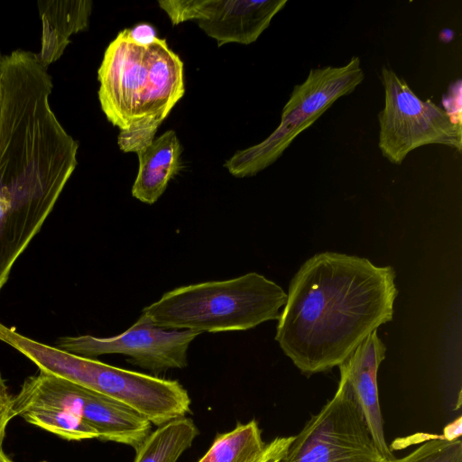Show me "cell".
<instances>
[{"label":"cell","mask_w":462,"mask_h":462,"mask_svg":"<svg viewBox=\"0 0 462 462\" xmlns=\"http://www.w3.org/2000/svg\"><path fill=\"white\" fill-rule=\"evenodd\" d=\"M397 295L392 266L346 254H316L291 281L275 340L302 374L328 371L393 319Z\"/></svg>","instance_id":"obj_1"},{"label":"cell","mask_w":462,"mask_h":462,"mask_svg":"<svg viewBox=\"0 0 462 462\" xmlns=\"http://www.w3.org/2000/svg\"><path fill=\"white\" fill-rule=\"evenodd\" d=\"M97 80L101 109L120 130L146 117L164 121L185 93L184 64L166 40L142 46L128 28L106 49Z\"/></svg>","instance_id":"obj_2"},{"label":"cell","mask_w":462,"mask_h":462,"mask_svg":"<svg viewBox=\"0 0 462 462\" xmlns=\"http://www.w3.org/2000/svg\"><path fill=\"white\" fill-rule=\"evenodd\" d=\"M287 293L255 272L225 281L181 286L165 292L142 313L166 329L222 332L247 330L277 319Z\"/></svg>","instance_id":"obj_3"},{"label":"cell","mask_w":462,"mask_h":462,"mask_svg":"<svg viewBox=\"0 0 462 462\" xmlns=\"http://www.w3.org/2000/svg\"><path fill=\"white\" fill-rule=\"evenodd\" d=\"M0 341L25 356L40 371L113 398L158 427L189 411V393L176 380L74 355L29 338L1 322Z\"/></svg>","instance_id":"obj_4"},{"label":"cell","mask_w":462,"mask_h":462,"mask_svg":"<svg viewBox=\"0 0 462 462\" xmlns=\"http://www.w3.org/2000/svg\"><path fill=\"white\" fill-rule=\"evenodd\" d=\"M365 73L355 56L339 67L312 69L294 86L277 128L263 142L235 152L224 163L236 178L251 177L275 162L292 141L312 125L338 98L352 93Z\"/></svg>","instance_id":"obj_5"},{"label":"cell","mask_w":462,"mask_h":462,"mask_svg":"<svg viewBox=\"0 0 462 462\" xmlns=\"http://www.w3.org/2000/svg\"><path fill=\"white\" fill-rule=\"evenodd\" d=\"M384 106L378 115L379 149L390 162L401 164L409 152L428 144L461 152V121L430 100H422L392 69L383 66Z\"/></svg>","instance_id":"obj_6"},{"label":"cell","mask_w":462,"mask_h":462,"mask_svg":"<svg viewBox=\"0 0 462 462\" xmlns=\"http://www.w3.org/2000/svg\"><path fill=\"white\" fill-rule=\"evenodd\" d=\"M379 450L340 376L334 396L305 424L278 462H390Z\"/></svg>","instance_id":"obj_7"},{"label":"cell","mask_w":462,"mask_h":462,"mask_svg":"<svg viewBox=\"0 0 462 462\" xmlns=\"http://www.w3.org/2000/svg\"><path fill=\"white\" fill-rule=\"evenodd\" d=\"M26 405L71 412L92 427L98 439L135 450L151 433L152 423L124 403L40 370L14 396V406Z\"/></svg>","instance_id":"obj_8"},{"label":"cell","mask_w":462,"mask_h":462,"mask_svg":"<svg viewBox=\"0 0 462 462\" xmlns=\"http://www.w3.org/2000/svg\"><path fill=\"white\" fill-rule=\"evenodd\" d=\"M199 335L191 330L162 328L142 313L134 325L119 335L62 337L57 340L56 347L88 358L122 354L132 365L160 374L187 366L189 346Z\"/></svg>","instance_id":"obj_9"},{"label":"cell","mask_w":462,"mask_h":462,"mask_svg":"<svg viewBox=\"0 0 462 462\" xmlns=\"http://www.w3.org/2000/svg\"><path fill=\"white\" fill-rule=\"evenodd\" d=\"M287 0H169L158 5L172 25L194 20L220 47L254 42Z\"/></svg>","instance_id":"obj_10"},{"label":"cell","mask_w":462,"mask_h":462,"mask_svg":"<svg viewBox=\"0 0 462 462\" xmlns=\"http://www.w3.org/2000/svg\"><path fill=\"white\" fill-rule=\"evenodd\" d=\"M385 352V345L374 330L339 365V370L340 376L345 378L353 393L376 446L388 460H393L395 457L384 438L377 385V372Z\"/></svg>","instance_id":"obj_11"},{"label":"cell","mask_w":462,"mask_h":462,"mask_svg":"<svg viewBox=\"0 0 462 462\" xmlns=\"http://www.w3.org/2000/svg\"><path fill=\"white\" fill-rule=\"evenodd\" d=\"M181 152L173 130L166 131L138 152L139 168L132 187L133 197L146 204L155 203L180 171Z\"/></svg>","instance_id":"obj_12"},{"label":"cell","mask_w":462,"mask_h":462,"mask_svg":"<svg viewBox=\"0 0 462 462\" xmlns=\"http://www.w3.org/2000/svg\"><path fill=\"white\" fill-rule=\"evenodd\" d=\"M90 0L39 1L42 20L41 63L49 65L60 58L70 43V37L86 30L92 11Z\"/></svg>","instance_id":"obj_13"},{"label":"cell","mask_w":462,"mask_h":462,"mask_svg":"<svg viewBox=\"0 0 462 462\" xmlns=\"http://www.w3.org/2000/svg\"><path fill=\"white\" fill-rule=\"evenodd\" d=\"M199 435L194 421L181 417L159 426L135 450L134 462H177Z\"/></svg>","instance_id":"obj_14"},{"label":"cell","mask_w":462,"mask_h":462,"mask_svg":"<svg viewBox=\"0 0 462 462\" xmlns=\"http://www.w3.org/2000/svg\"><path fill=\"white\" fill-rule=\"evenodd\" d=\"M265 445L258 423L253 420L218 434L198 462H251L263 452Z\"/></svg>","instance_id":"obj_15"},{"label":"cell","mask_w":462,"mask_h":462,"mask_svg":"<svg viewBox=\"0 0 462 462\" xmlns=\"http://www.w3.org/2000/svg\"><path fill=\"white\" fill-rule=\"evenodd\" d=\"M390 462H462V441L459 437L438 436Z\"/></svg>","instance_id":"obj_16"},{"label":"cell","mask_w":462,"mask_h":462,"mask_svg":"<svg viewBox=\"0 0 462 462\" xmlns=\"http://www.w3.org/2000/svg\"><path fill=\"white\" fill-rule=\"evenodd\" d=\"M162 122L158 118L146 117L120 130L117 137L120 150L123 152L137 153L154 140L155 134Z\"/></svg>","instance_id":"obj_17"},{"label":"cell","mask_w":462,"mask_h":462,"mask_svg":"<svg viewBox=\"0 0 462 462\" xmlns=\"http://www.w3.org/2000/svg\"><path fill=\"white\" fill-rule=\"evenodd\" d=\"M14 417V396L0 373V453L3 452L2 446L7 425Z\"/></svg>","instance_id":"obj_18"},{"label":"cell","mask_w":462,"mask_h":462,"mask_svg":"<svg viewBox=\"0 0 462 462\" xmlns=\"http://www.w3.org/2000/svg\"><path fill=\"white\" fill-rule=\"evenodd\" d=\"M293 436L279 437L266 444L263 452L251 462H278L286 452Z\"/></svg>","instance_id":"obj_19"},{"label":"cell","mask_w":462,"mask_h":462,"mask_svg":"<svg viewBox=\"0 0 462 462\" xmlns=\"http://www.w3.org/2000/svg\"><path fill=\"white\" fill-rule=\"evenodd\" d=\"M128 33L135 43L142 46H148L158 38L155 28L145 23L128 28Z\"/></svg>","instance_id":"obj_20"},{"label":"cell","mask_w":462,"mask_h":462,"mask_svg":"<svg viewBox=\"0 0 462 462\" xmlns=\"http://www.w3.org/2000/svg\"><path fill=\"white\" fill-rule=\"evenodd\" d=\"M3 56L0 53V71H1V62H2ZM0 100H1V82H0Z\"/></svg>","instance_id":"obj_21"}]
</instances>
